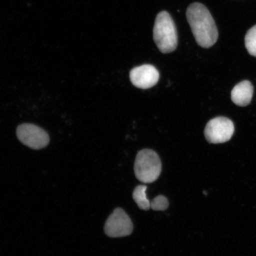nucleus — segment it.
<instances>
[{
    "instance_id": "nucleus-1",
    "label": "nucleus",
    "mask_w": 256,
    "mask_h": 256,
    "mask_svg": "<svg viewBox=\"0 0 256 256\" xmlns=\"http://www.w3.org/2000/svg\"><path fill=\"white\" fill-rule=\"evenodd\" d=\"M186 17L192 33L200 46H212L218 38V31L212 15L204 4L192 3L186 11Z\"/></svg>"
},
{
    "instance_id": "nucleus-7",
    "label": "nucleus",
    "mask_w": 256,
    "mask_h": 256,
    "mask_svg": "<svg viewBox=\"0 0 256 256\" xmlns=\"http://www.w3.org/2000/svg\"><path fill=\"white\" fill-rule=\"evenodd\" d=\"M130 78L131 82L136 87L148 89L154 87L158 82L160 74L155 66L145 64L131 70Z\"/></svg>"
},
{
    "instance_id": "nucleus-10",
    "label": "nucleus",
    "mask_w": 256,
    "mask_h": 256,
    "mask_svg": "<svg viewBox=\"0 0 256 256\" xmlns=\"http://www.w3.org/2000/svg\"><path fill=\"white\" fill-rule=\"evenodd\" d=\"M245 46L250 55L256 57V25L246 34Z\"/></svg>"
},
{
    "instance_id": "nucleus-2",
    "label": "nucleus",
    "mask_w": 256,
    "mask_h": 256,
    "mask_svg": "<svg viewBox=\"0 0 256 256\" xmlns=\"http://www.w3.org/2000/svg\"><path fill=\"white\" fill-rule=\"evenodd\" d=\"M153 38L160 52L168 54L178 46L177 30L171 16L162 11L156 16L153 28Z\"/></svg>"
},
{
    "instance_id": "nucleus-6",
    "label": "nucleus",
    "mask_w": 256,
    "mask_h": 256,
    "mask_svg": "<svg viewBox=\"0 0 256 256\" xmlns=\"http://www.w3.org/2000/svg\"><path fill=\"white\" fill-rule=\"evenodd\" d=\"M104 230L106 234L110 238H123L132 232L133 224L130 218L122 208H116L108 216Z\"/></svg>"
},
{
    "instance_id": "nucleus-5",
    "label": "nucleus",
    "mask_w": 256,
    "mask_h": 256,
    "mask_svg": "<svg viewBox=\"0 0 256 256\" xmlns=\"http://www.w3.org/2000/svg\"><path fill=\"white\" fill-rule=\"evenodd\" d=\"M16 132L18 139L32 149H42L50 142V137L46 131L34 124H22L18 126Z\"/></svg>"
},
{
    "instance_id": "nucleus-9",
    "label": "nucleus",
    "mask_w": 256,
    "mask_h": 256,
    "mask_svg": "<svg viewBox=\"0 0 256 256\" xmlns=\"http://www.w3.org/2000/svg\"><path fill=\"white\" fill-rule=\"evenodd\" d=\"M146 186L144 185L138 186L133 192V199L140 210H148L151 208V203L146 198Z\"/></svg>"
},
{
    "instance_id": "nucleus-8",
    "label": "nucleus",
    "mask_w": 256,
    "mask_h": 256,
    "mask_svg": "<svg viewBox=\"0 0 256 256\" xmlns=\"http://www.w3.org/2000/svg\"><path fill=\"white\" fill-rule=\"evenodd\" d=\"M254 92V86L248 80H244L233 88L232 100L234 104L239 106H246L250 104Z\"/></svg>"
},
{
    "instance_id": "nucleus-3",
    "label": "nucleus",
    "mask_w": 256,
    "mask_h": 256,
    "mask_svg": "<svg viewBox=\"0 0 256 256\" xmlns=\"http://www.w3.org/2000/svg\"><path fill=\"white\" fill-rule=\"evenodd\" d=\"M162 168L161 160L153 150L144 149L137 154L134 170L140 182L144 184L155 182L161 174Z\"/></svg>"
},
{
    "instance_id": "nucleus-4",
    "label": "nucleus",
    "mask_w": 256,
    "mask_h": 256,
    "mask_svg": "<svg viewBox=\"0 0 256 256\" xmlns=\"http://www.w3.org/2000/svg\"><path fill=\"white\" fill-rule=\"evenodd\" d=\"M235 128L232 121L226 117H216L208 122L204 134L208 142L224 143L232 138Z\"/></svg>"
},
{
    "instance_id": "nucleus-11",
    "label": "nucleus",
    "mask_w": 256,
    "mask_h": 256,
    "mask_svg": "<svg viewBox=\"0 0 256 256\" xmlns=\"http://www.w3.org/2000/svg\"><path fill=\"white\" fill-rule=\"evenodd\" d=\"M168 201L165 196L159 195L153 200L151 203V208L154 210H165L168 207Z\"/></svg>"
}]
</instances>
